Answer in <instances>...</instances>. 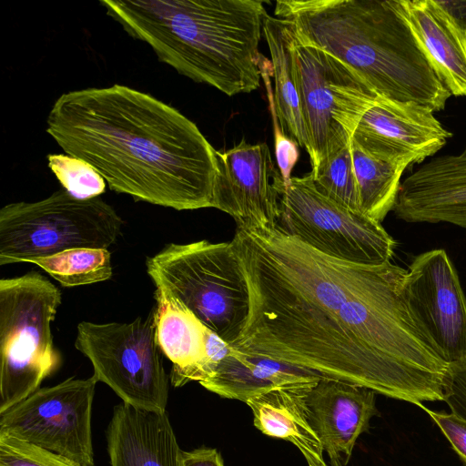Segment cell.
Here are the masks:
<instances>
[{"instance_id":"cell-1","label":"cell","mask_w":466,"mask_h":466,"mask_svg":"<svg viewBox=\"0 0 466 466\" xmlns=\"http://www.w3.org/2000/svg\"><path fill=\"white\" fill-rule=\"evenodd\" d=\"M231 241L249 293L231 346L417 406L443 400L448 364L407 309L405 268L327 256L279 225L237 227Z\"/></svg>"},{"instance_id":"cell-2","label":"cell","mask_w":466,"mask_h":466,"mask_svg":"<svg viewBox=\"0 0 466 466\" xmlns=\"http://www.w3.org/2000/svg\"><path fill=\"white\" fill-rule=\"evenodd\" d=\"M46 130L115 192L177 210L213 208L217 150L195 123L148 94L118 84L64 93Z\"/></svg>"},{"instance_id":"cell-3","label":"cell","mask_w":466,"mask_h":466,"mask_svg":"<svg viewBox=\"0 0 466 466\" xmlns=\"http://www.w3.org/2000/svg\"><path fill=\"white\" fill-rule=\"evenodd\" d=\"M100 5L133 38L190 79L227 96L260 86L267 11L259 0L114 1Z\"/></svg>"},{"instance_id":"cell-4","label":"cell","mask_w":466,"mask_h":466,"mask_svg":"<svg viewBox=\"0 0 466 466\" xmlns=\"http://www.w3.org/2000/svg\"><path fill=\"white\" fill-rule=\"evenodd\" d=\"M296 40L349 66L380 97L433 113L451 96L401 15L398 0H278Z\"/></svg>"},{"instance_id":"cell-5","label":"cell","mask_w":466,"mask_h":466,"mask_svg":"<svg viewBox=\"0 0 466 466\" xmlns=\"http://www.w3.org/2000/svg\"><path fill=\"white\" fill-rule=\"evenodd\" d=\"M147 271L157 289L177 298L226 342H237L249 293L232 241L171 243L147 258Z\"/></svg>"},{"instance_id":"cell-6","label":"cell","mask_w":466,"mask_h":466,"mask_svg":"<svg viewBox=\"0 0 466 466\" xmlns=\"http://www.w3.org/2000/svg\"><path fill=\"white\" fill-rule=\"evenodd\" d=\"M60 303L58 288L38 272L0 280V413L59 367L51 324Z\"/></svg>"},{"instance_id":"cell-7","label":"cell","mask_w":466,"mask_h":466,"mask_svg":"<svg viewBox=\"0 0 466 466\" xmlns=\"http://www.w3.org/2000/svg\"><path fill=\"white\" fill-rule=\"evenodd\" d=\"M123 220L99 197L79 199L66 189L35 202L0 209V265L31 262L79 248L107 249Z\"/></svg>"},{"instance_id":"cell-8","label":"cell","mask_w":466,"mask_h":466,"mask_svg":"<svg viewBox=\"0 0 466 466\" xmlns=\"http://www.w3.org/2000/svg\"><path fill=\"white\" fill-rule=\"evenodd\" d=\"M75 347L91 361L97 381L109 386L123 402L166 411L168 378L156 340L153 311L128 323L81 321Z\"/></svg>"},{"instance_id":"cell-9","label":"cell","mask_w":466,"mask_h":466,"mask_svg":"<svg viewBox=\"0 0 466 466\" xmlns=\"http://www.w3.org/2000/svg\"><path fill=\"white\" fill-rule=\"evenodd\" d=\"M278 225L310 248L341 260L381 265L394 255L395 240L381 223L321 194L311 172L290 178L281 196Z\"/></svg>"},{"instance_id":"cell-10","label":"cell","mask_w":466,"mask_h":466,"mask_svg":"<svg viewBox=\"0 0 466 466\" xmlns=\"http://www.w3.org/2000/svg\"><path fill=\"white\" fill-rule=\"evenodd\" d=\"M292 57L313 168L344 133L351 137L380 96L344 63L318 47L299 43L295 36Z\"/></svg>"},{"instance_id":"cell-11","label":"cell","mask_w":466,"mask_h":466,"mask_svg":"<svg viewBox=\"0 0 466 466\" xmlns=\"http://www.w3.org/2000/svg\"><path fill=\"white\" fill-rule=\"evenodd\" d=\"M96 382L92 375L38 389L0 413V435L52 451L79 466H95L91 411Z\"/></svg>"},{"instance_id":"cell-12","label":"cell","mask_w":466,"mask_h":466,"mask_svg":"<svg viewBox=\"0 0 466 466\" xmlns=\"http://www.w3.org/2000/svg\"><path fill=\"white\" fill-rule=\"evenodd\" d=\"M407 309L436 354L446 363L466 360V297L447 252L416 256L402 284Z\"/></svg>"},{"instance_id":"cell-13","label":"cell","mask_w":466,"mask_h":466,"mask_svg":"<svg viewBox=\"0 0 466 466\" xmlns=\"http://www.w3.org/2000/svg\"><path fill=\"white\" fill-rule=\"evenodd\" d=\"M218 170L213 208L230 215L238 227L278 225L285 183L266 143L242 139L232 148L217 151Z\"/></svg>"},{"instance_id":"cell-14","label":"cell","mask_w":466,"mask_h":466,"mask_svg":"<svg viewBox=\"0 0 466 466\" xmlns=\"http://www.w3.org/2000/svg\"><path fill=\"white\" fill-rule=\"evenodd\" d=\"M451 137L430 109L379 97L360 118L351 139L372 155L411 166L432 157Z\"/></svg>"},{"instance_id":"cell-15","label":"cell","mask_w":466,"mask_h":466,"mask_svg":"<svg viewBox=\"0 0 466 466\" xmlns=\"http://www.w3.org/2000/svg\"><path fill=\"white\" fill-rule=\"evenodd\" d=\"M392 211L409 223L466 228V144L460 153L431 158L401 181Z\"/></svg>"},{"instance_id":"cell-16","label":"cell","mask_w":466,"mask_h":466,"mask_svg":"<svg viewBox=\"0 0 466 466\" xmlns=\"http://www.w3.org/2000/svg\"><path fill=\"white\" fill-rule=\"evenodd\" d=\"M376 392L366 387L321 378L308 396L311 424L331 466H346L358 438L370 428Z\"/></svg>"},{"instance_id":"cell-17","label":"cell","mask_w":466,"mask_h":466,"mask_svg":"<svg viewBox=\"0 0 466 466\" xmlns=\"http://www.w3.org/2000/svg\"><path fill=\"white\" fill-rule=\"evenodd\" d=\"M154 320L156 340L172 362L169 379L174 387L209 378L214 366L208 354L211 331L182 301L157 289Z\"/></svg>"},{"instance_id":"cell-18","label":"cell","mask_w":466,"mask_h":466,"mask_svg":"<svg viewBox=\"0 0 466 466\" xmlns=\"http://www.w3.org/2000/svg\"><path fill=\"white\" fill-rule=\"evenodd\" d=\"M111 466H179L181 452L166 411L122 402L106 430Z\"/></svg>"},{"instance_id":"cell-19","label":"cell","mask_w":466,"mask_h":466,"mask_svg":"<svg viewBox=\"0 0 466 466\" xmlns=\"http://www.w3.org/2000/svg\"><path fill=\"white\" fill-rule=\"evenodd\" d=\"M398 5L445 88L453 96H466V41L434 0H398Z\"/></svg>"},{"instance_id":"cell-20","label":"cell","mask_w":466,"mask_h":466,"mask_svg":"<svg viewBox=\"0 0 466 466\" xmlns=\"http://www.w3.org/2000/svg\"><path fill=\"white\" fill-rule=\"evenodd\" d=\"M316 383L273 389L249 399L255 427L267 436L295 445L308 466H328L321 441L309 417L308 396Z\"/></svg>"},{"instance_id":"cell-21","label":"cell","mask_w":466,"mask_h":466,"mask_svg":"<svg viewBox=\"0 0 466 466\" xmlns=\"http://www.w3.org/2000/svg\"><path fill=\"white\" fill-rule=\"evenodd\" d=\"M322 377L284 362L242 352L233 346L212 375L200 382L217 395L247 402L276 388L316 383Z\"/></svg>"},{"instance_id":"cell-22","label":"cell","mask_w":466,"mask_h":466,"mask_svg":"<svg viewBox=\"0 0 466 466\" xmlns=\"http://www.w3.org/2000/svg\"><path fill=\"white\" fill-rule=\"evenodd\" d=\"M262 32L271 56V76L274 78L273 102L280 127L309 154L310 147L300 113L294 75L293 27L289 22L266 13L263 17Z\"/></svg>"},{"instance_id":"cell-23","label":"cell","mask_w":466,"mask_h":466,"mask_svg":"<svg viewBox=\"0 0 466 466\" xmlns=\"http://www.w3.org/2000/svg\"><path fill=\"white\" fill-rule=\"evenodd\" d=\"M351 151L360 211L381 223L394 208L401 176L410 165L372 155L352 139Z\"/></svg>"},{"instance_id":"cell-24","label":"cell","mask_w":466,"mask_h":466,"mask_svg":"<svg viewBox=\"0 0 466 466\" xmlns=\"http://www.w3.org/2000/svg\"><path fill=\"white\" fill-rule=\"evenodd\" d=\"M317 189L344 208L361 213L354 171L351 137L344 133L311 170Z\"/></svg>"},{"instance_id":"cell-25","label":"cell","mask_w":466,"mask_h":466,"mask_svg":"<svg viewBox=\"0 0 466 466\" xmlns=\"http://www.w3.org/2000/svg\"><path fill=\"white\" fill-rule=\"evenodd\" d=\"M66 288L102 282L111 279V254L104 248L67 249L31 261Z\"/></svg>"},{"instance_id":"cell-26","label":"cell","mask_w":466,"mask_h":466,"mask_svg":"<svg viewBox=\"0 0 466 466\" xmlns=\"http://www.w3.org/2000/svg\"><path fill=\"white\" fill-rule=\"evenodd\" d=\"M48 167L64 189L79 199H90L105 192V179L86 162L64 154L47 155Z\"/></svg>"},{"instance_id":"cell-27","label":"cell","mask_w":466,"mask_h":466,"mask_svg":"<svg viewBox=\"0 0 466 466\" xmlns=\"http://www.w3.org/2000/svg\"><path fill=\"white\" fill-rule=\"evenodd\" d=\"M0 466H79L56 453L0 435Z\"/></svg>"},{"instance_id":"cell-28","label":"cell","mask_w":466,"mask_h":466,"mask_svg":"<svg viewBox=\"0 0 466 466\" xmlns=\"http://www.w3.org/2000/svg\"><path fill=\"white\" fill-rule=\"evenodd\" d=\"M268 73V67H263L261 71V76L268 89V96L273 121L275 156L279 166V170L284 180L285 187H287L290 178L292 177L290 176L291 171L299 159V144L290 137L286 136L285 132L280 127L273 102V90L271 89V84L269 82Z\"/></svg>"},{"instance_id":"cell-29","label":"cell","mask_w":466,"mask_h":466,"mask_svg":"<svg viewBox=\"0 0 466 466\" xmlns=\"http://www.w3.org/2000/svg\"><path fill=\"white\" fill-rule=\"evenodd\" d=\"M442 393L451 412L466 420V360L448 365Z\"/></svg>"},{"instance_id":"cell-30","label":"cell","mask_w":466,"mask_h":466,"mask_svg":"<svg viewBox=\"0 0 466 466\" xmlns=\"http://www.w3.org/2000/svg\"><path fill=\"white\" fill-rule=\"evenodd\" d=\"M419 407L422 408L435 421L466 466V420L452 412L431 410L422 404Z\"/></svg>"},{"instance_id":"cell-31","label":"cell","mask_w":466,"mask_h":466,"mask_svg":"<svg viewBox=\"0 0 466 466\" xmlns=\"http://www.w3.org/2000/svg\"><path fill=\"white\" fill-rule=\"evenodd\" d=\"M434 3L466 41V0H434Z\"/></svg>"},{"instance_id":"cell-32","label":"cell","mask_w":466,"mask_h":466,"mask_svg":"<svg viewBox=\"0 0 466 466\" xmlns=\"http://www.w3.org/2000/svg\"><path fill=\"white\" fill-rule=\"evenodd\" d=\"M179 466H224L221 454L217 449L200 447L181 452Z\"/></svg>"}]
</instances>
